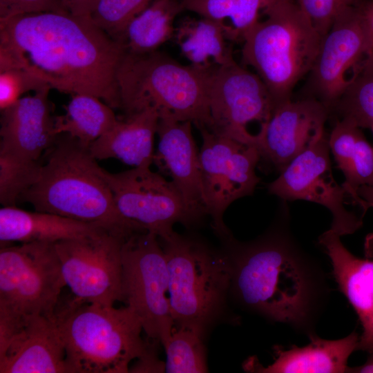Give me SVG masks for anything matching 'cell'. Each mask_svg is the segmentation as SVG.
<instances>
[{
  "label": "cell",
  "mask_w": 373,
  "mask_h": 373,
  "mask_svg": "<svg viewBox=\"0 0 373 373\" xmlns=\"http://www.w3.org/2000/svg\"><path fill=\"white\" fill-rule=\"evenodd\" d=\"M105 175L118 211L141 231L164 238L175 223L189 227L199 222L173 182L150 166L117 173L106 171Z\"/></svg>",
  "instance_id": "13"
},
{
  "label": "cell",
  "mask_w": 373,
  "mask_h": 373,
  "mask_svg": "<svg viewBox=\"0 0 373 373\" xmlns=\"http://www.w3.org/2000/svg\"><path fill=\"white\" fill-rule=\"evenodd\" d=\"M45 12H69L64 0H0V21Z\"/></svg>",
  "instance_id": "34"
},
{
  "label": "cell",
  "mask_w": 373,
  "mask_h": 373,
  "mask_svg": "<svg viewBox=\"0 0 373 373\" xmlns=\"http://www.w3.org/2000/svg\"><path fill=\"white\" fill-rule=\"evenodd\" d=\"M173 41L189 65L211 73L235 61L231 42L217 21L185 18L175 26Z\"/></svg>",
  "instance_id": "25"
},
{
  "label": "cell",
  "mask_w": 373,
  "mask_h": 373,
  "mask_svg": "<svg viewBox=\"0 0 373 373\" xmlns=\"http://www.w3.org/2000/svg\"><path fill=\"white\" fill-rule=\"evenodd\" d=\"M159 240L166 259L174 323L203 335L220 314L230 290L229 258L174 231Z\"/></svg>",
  "instance_id": "7"
},
{
  "label": "cell",
  "mask_w": 373,
  "mask_h": 373,
  "mask_svg": "<svg viewBox=\"0 0 373 373\" xmlns=\"http://www.w3.org/2000/svg\"><path fill=\"white\" fill-rule=\"evenodd\" d=\"M367 361L361 365L347 367V372L350 373H373V352L369 353Z\"/></svg>",
  "instance_id": "39"
},
{
  "label": "cell",
  "mask_w": 373,
  "mask_h": 373,
  "mask_svg": "<svg viewBox=\"0 0 373 373\" xmlns=\"http://www.w3.org/2000/svg\"><path fill=\"white\" fill-rule=\"evenodd\" d=\"M373 52L358 5L342 12L323 37L309 75L311 95L330 113Z\"/></svg>",
  "instance_id": "16"
},
{
  "label": "cell",
  "mask_w": 373,
  "mask_h": 373,
  "mask_svg": "<svg viewBox=\"0 0 373 373\" xmlns=\"http://www.w3.org/2000/svg\"><path fill=\"white\" fill-rule=\"evenodd\" d=\"M284 202L274 224L260 237L247 242L227 238L231 288L247 309L309 338L316 334L331 289L323 267L291 231Z\"/></svg>",
  "instance_id": "2"
},
{
  "label": "cell",
  "mask_w": 373,
  "mask_h": 373,
  "mask_svg": "<svg viewBox=\"0 0 373 373\" xmlns=\"http://www.w3.org/2000/svg\"><path fill=\"white\" fill-rule=\"evenodd\" d=\"M210 74L159 50L126 52L117 73L119 108L124 116L152 108L160 118L207 128Z\"/></svg>",
  "instance_id": "5"
},
{
  "label": "cell",
  "mask_w": 373,
  "mask_h": 373,
  "mask_svg": "<svg viewBox=\"0 0 373 373\" xmlns=\"http://www.w3.org/2000/svg\"><path fill=\"white\" fill-rule=\"evenodd\" d=\"M323 38L295 0L274 4L247 33L242 63L263 82L274 108L291 99L297 83L309 73Z\"/></svg>",
  "instance_id": "6"
},
{
  "label": "cell",
  "mask_w": 373,
  "mask_h": 373,
  "mask_svg": "<svg viewBox=\"0 0 373 373\" xmlns=\"http://www.w3.org/2000/svg\"><path fill=\"white\" fill-rule=\"evenodd\" d=\"M122 301L140 318L147 336L163 345L174 321L169 296V273L157 235L135 232L122 246Z\"/></svg>",
  "instance_id": "10"
},
{
  "label": "cell",
  "mask_w": 373,
  "mask_h": 373,
  "mask_svg": "<svg viewBox=\"0 0 373 373\" xmlns=\"http://www.w3.org/2000/svg\"><path fill=\"white\" fill-rule=\"evenodd\" d=\"M50 88L23 96L1 111L0 202L15 206L36 180L43 158L58 135Z\"/></svg>",
  "instance_id": "8"
},
{
  "label": "cell",
  "mask_w": 373,
  "mask_h": 373,
  "mask_svg": "<svg viewBox=\"0 0 373 373\" xmlns=\"http://www.w3.org/2000/svg\"><path fill=\"white\" fill-rule=\"evenodd\" d=\"M126 52L90 17L68 12L0 21V69L18 67L52 89L88 94L119 108L117 73Z\"/></svg>",
  "instance_id": "1"
},
{
  "label": "cell",
  "mask_w": 373,
  "mask_h": 373,
  "mask_svg": "<svg viewBox=\"0 0 373 373\" xmlns=\"http://www.w3.org/2000/svg\"><path fill=\"white\" fill-rule=\"evenodd\" d=\"M184 10L180 0H154L127 26L122 41L126 52L144 54L158 50L173 39L175 19Z\"/></svg>",
  "instance_id": "26"
},
{
  "label": "cell",
  "mask_w": 373,
  "mask_h": 373,
  "mask_svg": "<svg viewBox=\"0 0 373 373\" xmlns=\"http://www.w3.org/2000/svg\"><path fill=\"white\" fill-rule=\"evenodd\" d=\"M330 112L312 97L292 99L274 108L257 149L264 171L278 173L325 133Z\"/></svg>",
  "instance_id": "17"
},
{
  "label": "cell",
  "mask_w": 373,
  "mask_h": 373,
  "mask_svg": "<svg viewBox=\"0 0 373 373\" xmlns=\"http://www.w3.org/2000/svg\"><path fill=\"white\" fill-rule=\"evenodd\" d=\"M113 108L88 94L72 95L65 113L55 116L57 135L65 133L90 145L111 129L118 120Z\"/></svg>",
  "instance_id": "28"
},
{
  "label": "cell",
  "mask_w": 373,
  "mask_h": 373,
  "mask_svg": "<svg viewBox=\"0 0 373 373\" xmlns=\"http://www.w3.org/2000/svg\"><path fill=\"white\" fill-rule=\"evenodd\" d=\"M55 320L68 373L129 372L130 363L151 347L142 338L140 318L127 306L115 308L73 297L59 300Z\"/></svg>",
  "instance_id": "4"
},
{
  "label": "cell",
  "mask_w": 373,
  "mask_h": 373,
  "mask_svg": "<svg viewBox=\"0 0 373 373\" xmlns=\"http://www.w3.org/2000/svg\"><path fill=\"white\" fill-rule=\"evenodd\" d=\"M360 335L352 332L347 336L327 340L316 334L307 345H291L287 349L276 345L274 362L263 366L256 356L248 358L242 368L256 373H344L351 354L358 350Z\"/></svg>",
  "instance_id": "20"
},
{
  "label": "cell",
  "mask_w": 373,
  "mask_h": 373,
  "mask_svg": "<svg viewBox=\"0 0 373 373\" xmlns=\"http://www.w3.org/2000/svg\"><path fill=\"white\" fill-rule=\"evenodd\" d=\"M372 133V135H373V126L370 128Z\"/></svg>",
  "instance_id": "40"
},
{
  "label": "cell",
  "mask_w": 373,
  "mask_h": 373,
  "mask_svg": "<svg viewBox=\"0 0 373 373\" xmlns=\"http://www.w3.org/2000/svg\"><path fill=\"white\" fill-rule=\"evenodd\" d=\"M192 122L159 118L158 145L153 162L169 175L191 213L200 221L207 215L202 191L199 151L192 133Z\"/></svg>",
  "instance_id": "19"
},
{
  "label": "cell",
  "mask_w": 373,
  "mask_h": 373,
  "mask_svg": "<svg viewBox=\"0 0 373 373\" xmlns=\"http://www.w3.org/2000/svg\"><path fill=\"white\" fill-rule=\"evenodd\" d=\"M98 0H64L68 11L75 15L90 17Z\"/></svg>",
  "instance_id": "36"
},
{
  "label": "cell",
  "mask_w": 373,
  "mask_h": 373,
  "mask_svg": "<svg viewBox=\"0 0 373 373\" xmlns=\"http://www.w3.org/2000/svg\"><path fill=\"white\" fill-rule=\"evenodd\" d=\"M332 111L361 128L370 129L373 126V52Z\"/></svg>",
  "instance_id": "29"
},
{
  "label": "cell",
  "mask_w": 373,
  "mask_h": 373,
  "mask_svg": "<svg viewBox=\"0 0 373 373\" xmlns=\"http://www.w3.org/2000/svg\"><path fill=\"white\" fill-rule=\"evenodd\" d=\"M358 206L365 212L373 209V186H362L357 189ZM364 253L367 258L373 259V232L367 235L364 241Z\"/></svg>",
  "instance_id": "35"
},
{
  "label": "cell",
  "mask_w": 373,
  "mask_h": 373,
  "mask_svg": "<svg viewBox=\"0 0 373 373\" xmlns=\"http://www.w3.org/2000/svg\"><path fill=\"white\" fill-rule=\"evenodd\" d=\"M328 134L291 161L267 184L268 192L283 201L305 200L327 208L332 216L330 229L341 237L355 233L363 226L359 216L347 208L352 204L343 184L334 178Z\"/></svg>",
  "instance_id": "14"
},
{
  "label": "cell",
  "mask_w": 373,
  "mask_h": 373,
  "mask_svg": "<svg viewBox=\"0 0 373 373\" xmlns=\"http://www.w3.org/2000/svg\"><path fill=\"white\" fill-rule=\"evenodd\" d=\"M159 118L152 108L118 118L111 129L90 145L92 155L96 160L114 158L133 167L151 166Z\"/></svg>",
  "instance_id": "22"
},
{
  "label": "cell",
  "mask_w": 373,
  "mask_h": 373,
  "mask_svg": "<svg viewBox=\"0 0 373 373\" xmlns=\"http://www.w3.org/2000/svg\"><path fill=\"white\" fill-rule=\"evenodd\" d=\"M341 238L329 229L319 236L318 243L329 257L338 289L363 327L373 316V259L354 256Z\"/></svg>",
  "instance_id": "23"
},
{
  "label": "cell",
  "mask_w": 373,
  "mask_h": 373,
  "mask_svg": "<svg viewBox=\"0 0 373 373\" xmlns=\"http://www.w3.org/2000/svg\"><path fill=\"white\" fill-rule=\"evenodd\" d=\"M104 231H108L95 224L48 212L28 211L16 205L3 206L0 209L1 246L13 242L55 244Z\"/></svg>",
  "instance_id": "21"
},
{
  "label": "cell",
  "mask_w": 373,
  "mask_h": 373,
  "mask_svg": "<svg viewBox=\"0 0 373 373\" xmlns=\"http://www.w3.org/2000/svg\"><path fill=\"white\" fill-rule=\"evenodd\" d=\"M316 30L324 37L336 19L358 0H295Z\"/></svg>",
  "instance_id": "33"
},
{
  "label": "cell",
  "mask_w": 373,
  "mask_h": 373,
  "mask_svg": "<svg viewBox=\"0 0 373 373\" xmlns=\"http://www.w3.org/2000/svg\"><path fill=\"white\" fill-rule=\"evenodd\" d=\"M184 10L218 22L231 43L243 42L265 11L280 0H180Z\"/></svg>",
  "instance_id": "27"
},
{
  "label": "cell",
  "mask_w": 373,
  "mask_h": 373,
  "mask_svg": "<svg viewBox=\"0 0 373 373\" xmlns=\"http://www.w3.org/2000/svg\"><path fill=\"white\" fill-rule=\"evenodd\" d=\"M1 373H68L66 350L55 318L24 317L0 341Z\"/></svg>",
  "instance_id": "18"
},
{
  "label": "cell",
  "mask_w": 373,
  "mask_h": 373,
  "mask_svg": "<svg viewBox=\"0 0 373 373\" xmlns=\"http://www.w3.org/2000/svg\"><path fill=\"white\" fill-rule=\"evenodd\" d=\"M328 140L337 168L345 177L342 184L353 205L358 207L357 189L373 186V146L362 128L346 118L336 119Z\"/></svg>",
  "instance_id": "24"
},
{
  "label": "cell",
  "mask_w": 373,
  "mask_h": 373,
  "mask_svg": "<svg viewBox=\"0 0 373 373\" xmlns=\"http://www.w3.org/2000/svg\"><path fill=\"white\" fill-rule=\"evenodd\" d=\"M163 346L166 354V372H208L202 334L198 331L184 327H177Z\"/></svg>",
  "instance_id": "30"
},
{
  "label": "cell",
  "mask_w": 373,
  "mask_h": 373,
  "mask_svg": "<svg viewBox=\"0 0 373 373\" xmlns=\"http://www.w3.org/2000/svg\"><path fill=\"white\" fill-rule=\"evenodd\" d=\"M66 286L55 243L26 242L0 249V328L28 316L55 318Z\"/></svg>",
  "instance_id": "9"
},
{
  "label": "cell",
  "mask_w": 373,
  "mask_h": 373,
  "mask_svg": "<svg viewBox=\"0 0 373 373\" xmlns=\"http://www.w3.org/2000/svg\"><path fill=\"white\" fill-rule=\"evenodd\" d=\"M209 108L210 131L258 147L274 105L260 78L234 61L211 73Z\"/></svg>",
  "instance_id": "11"
},
{
  "label": "cell",
  "mask_w": 373,
  "mask_h": 373,
  "mask_svg": "<svg viewBox=\"0 0 373 373\" xmlns=\"http://www.w3.org/2000/svg\"><path fill=\"white\" fill-rule=\"evenodd\" d=\"M358 350L365 351L368 353L373 352V316L363 327V332L360 335Z\"/></svg>",
  "instance_id": "37"
},
{
  "label": "cell",
  "mask_w": 373,
  "mask_h": 373,
  "mask_svg": "<svg viewBox=\"0 0 373 373\" xmlns=\"http://www.w3.org/2000/svg\"><path fill=\"white\" fill-rule=\"evenodd\" d=\"M125 239L104 231L55 244L65 283L75 298L108 306L122 301V246Z\"/></svg>",
  "instance_id": "15"
},
{
  "label": "cell",
  "mask_w": 373,
  "mask_h": 373,
  "mask_svg": "<svg viewBox=\"0 0 373 373\" xmlns=\"http://www.w3.org/2000/svg\"><path fill=\"white\" fill-rule=\"evenodd\" d=\"M202 144L199 151L202 191L207 213L218 235L229 237L223 215L234 201L253 195L260 181L256 169L257 147L198 128Z\"/></svg>",
  "instance_id": "12"
},
{
  "label": "cell",
  "mask_w": 373,
  "mask_h": 373,
  "mask_svg": "<svg viewBox=\"0 0 373 373\" xmlns=\"http://www.w3.org/2000/svg\"><path fill=\"white\" fill-rule=\"evenodd\" d=\"M154 0H98L90 19L115 41L121 43L128 23Z\"/></svg>",
  "instance_id": "31"
},
{
  "label": "cell",
  "mask_w": 373,
  "mask_h": 373,
  "mask_svg": "<svg viewBox=\"0 0 373 373\" xmlns=\"http://www.w3.org/2000/svg\"><path fill=\"white\" fill-rule=\"evenodd\" d=\"M46 88L50 86L23 68L0 69V111L12 106L29 91L37 92Z\"/></svg>",
  "instance_id": "32"
},
{
  "label": "cell",
  "mask_w": 373,
  "mask_h": 373,
  "mask_svg": "<svg viewBox=\"0 0 373 373\" xmlns=\"http://www.w3.org/2000/svg\"><path fill=\"white\" fill-rule=\"evenodd\" d=\"M358 8L373 44V0L359 3Z\"/></svg>",
  "instance_id": "38"
},
{
  "label": "cell",
  "mask_w": 373,
  "mask_h": 373,
  "mask_svg": "<svg viewBox=\"0 0 373 373\" xmlns=\"http://www.w3.org/2000/svg\"><path fill=\"white\" fill-rule=\"evenodd\" d=\"M90 145L62 133L44 156L35 182L18 202L48 212L97 225L128 238L142 231L118 211L105 175Z\"/></svg>",
  "instance_id": "3"
}]
</instances>
